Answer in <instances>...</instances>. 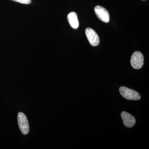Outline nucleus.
Listing matches in <instances>:
<instances>
[{"label":"nucleus","mask_w":149,"mask_h":149,"mask_svg":"<svg viewBox=\"0 0 149 149\" xmlns=\"http://www.w3.org/2000/svg\"><path fill=\"white\" fill-rule=\"evenodd\" d=\"M120 95L124 98L130 100H141V96L136 91L129 89L125 87H121L119 88Z\"/></svg>","instance_id":"nucleus-1"},{"label":"nucleus","mask_w":149,"mask_h":149,"mask_svg":"<svg viewBox=\"0 0 149 149\" xmlns=\"http://www.w3.org/2000/svg\"><path fill=\"white\" fill-rule=\"evenodd\" d=\"M17 121L22 133L24 135H27L29 132V126L26 116L23 113H19L17 115Z\"/></svg>","instance_id":"nucleus-2"},{"label":"nucleus","mask_w":149,"mask_h":149,"mask_svg":"<svg viewBox=\"0 0 149 149\" xmlns=\"http://www.w3.org/2000/svg\"><path fill=\"white\" fill-rule=\"evenodd\" d=\"M131 66L135 69H140L144 64V56L140 52H136L131 56L130 59Z\"/></svg>","instance_id":"nucleus-3"},{"label":"nucleus","mask_w":149,"mask_h":149,"mask_svg":"<svg viewBox=\"0 0 149 149\" xmlns=\"http://www.w3.org/2000/svg\"><path fill=\"white\" fill-rule=\"evenodd\" d=\"M85 34L91 45L95 47L98 45L100 42V38L95 30L92 28H87L85 29Z\"/></svg>","instance_id":"nucleus-4"},{"label":"nucleus","mask_w":149,"mask_h":149,"mask_svg":"<svg viewBox=\"0 0 149 149\" xmlns=\"http://www.w3.org/2000/svg\"><path fill=\"white\" fill-rule=\"evenodd\" d=\"M95 11L97 17L101 21L106 23L109 22V14L106 9L101 6H98L95 8Z\"/></svg>","instance_id":"nucleus-5"},{"label":"nucleus","mask_w":149,"mask_h":149,"mask_svg":"<svg viewBox=\"0 0 149 149\" xmlns=\"http://www.w3.org/2000/svg\"><path fill=\"white\" fill-rule=\"evenodd\" d=\"M120 115L123 124L126 127L132 128L135 125L136 120L133 115L125 111H123Z\"/></svg>","instance_id":"nucleus-6"},{"label":"nucleus","mask_w":149,"mask_h":149,"mask_svg":"<svg viewBox=\"0 0 149 149\" xmlns=\"http://www.w3.org/2000/svg\"><path fill=\"white\" fill-rule=\"evenodd\" d=\"M68 20L70 24L73 29H77L79 27V21L76 13L72 12L68 15Z\"/></svg>","instance_id":"nucleus-7"},{"label":"nucleus","mask_w":149,"mask_h":149,"mask_svg":"<svg viewBox=\"0 0 149 149\" xmlns=\"http://www.w3.org/2000/svg\"><path fill=\"white\" fill-rule=\"evenodd\" d=\"M17 2L21 3L24 4H29L31 3V0H12Z\"/></svg>","instance_id":"nucleus-8"},{"label":"nucleus","mask_w":149,"mask_h":149,"mask_svg":"<svg viewBox=\"0 0 149 149\" xmlns=\"http://www.w3.org/2000/svg\"><path fill=\"white\" fill-rule=\"evenodd\" d=\"M143 1H145V0H143Z\"/></svg>","instance_id":"nucleus-9"}]
</instances>
